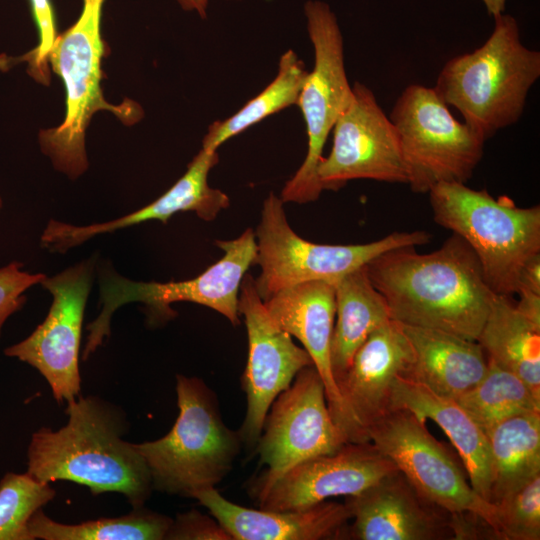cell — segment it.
Here are the masks:
<instances>
[{
	"instance_id": "obj_1",
	"label": "cell",
	"mask_w": 540,
	"mask_h": 540,
	"mask_svg": "<svg viewBox=\"0 0 540 540\" xmlns=\"http://www.w3.org/2000/svg\"><path fill=\"white\" fill-rule=\"evenodd\" d=\"M365 268L393 320L472 341L477 340L496 295L475 253L456 234L433 252L395 248L373 258Z\"/></svg>"
},
{
	"instance_id": "obj_2",
	"label": "cell",
	"mask_w": 540,
	"mask_h": 540,
	"mask_svg": "<svg viewBox=\"0 0 540 540\" xmlns=\"http://www.w3.org/2000/svg\"><path fill=\"white\" fill-rule=\"evenodd\" d=\"M68 421L58 430L34 432L27 449V472L53 482L71 481L93 495L123 494L133 508L151 496L152 479L135 447L124 440L127 421L123 411L95 396L67 403Z\"/></svg>"
},
{
	"instance_id": "obj_3",
	"label": "cell",
	"mask_w": 540,
	"mask_h": 540,
	"mask_svg": "<svg viewBox=\"0 0 540 540\" xmlns=\"http://www.w3.org/2000/svg\"><path fill=\"white\" fill-rule=\"evenodd\" d=\"M539 77L540 52L526 47L517 20L501 13L479 48L444 64L434 89L486 141L521 118Z\"/></svg>"
},
{
	"instance_id": "obj_4",
	"label": "cell",
	"mask_w": 540,
	"mask_h": 540,
	"mask_svg": "<svg viewBox=\"0 0 540 540\" xmlns=\"http://www.w3.org/2000/svg\"><path fill=\"white\" fill-rule=\"evenodd\" d=\"M103 3L104 0H83L78 19L57 35L48 56L53 72L64 84L66 109L61 124L42 130L39 142L53 166L71 179L88 168L85 135L96 112L109 111L125 125H133L143 117L137 102L126 99L115 105L103 96L102 59L107 55L101 35Z\"/></svg>"
},
{
	"instance_id": "obj_5",
	"label": "cell",
	"mask_w": 540,
	"mask_h": 540,
	"mask_svg": "<svg viewBox=\"0 0 540 540\" xmlns=\"http://www.w3.org/2000/svg\"><path fill=\"white\" fill-rule=\"evenodd\" d=\"M176 394L179 414L171 430L135 447L153 489L193 498L231 472L243 442L239 432L225 424L215 393L200 378L177 375Z\"/></svg>"
},
{
	"instance_id": "obj_6",
	"label": "cell",
	"mask_w": 540,
	"mask_h": 540,
	"mask_svg": "<svg viewBox=\"0 0 540 540\" xmlns=\"http://www.w3.org/2000/svg\"><path fill=\"white\" fill-rule=\"evenodd\" d=\"M429 195L435 222L470 246L492 292L515 294L525 267L540 255V207H518L464 183L437 184Z\"/></svg>"
},
{
	"instance_id": "obj_7",
	"label": "cell",
	"mask_w": 540,
	"mask_h": 540,
	"mask_svg": "<svg viewBox=\"0 0 540 540\" xmlns=\"http://www.w3.org/2000/svg\"><path fill=\"white\" fill-rule=\"evenodd\" d=\"M215 243L224 252L223 257L192 279L166 283L137 282L106 271L100 281L102 309L86 327L88 336L83 359L86 360L109 337L115 310L131 302L144 304L149 321L155 323L173 318L171 303L192 302L217 311L234 326L239 325V289L247 270L255 264V233L247 229L233 240H217Z\"/></svg>"
},
{
	"instance_id": "obj_8",
	"label": "cell",
	"mask_w": 540,
	"mask_h": 540,
	"mask_svg": "<svg viewBox=\"0 0 540 540\" xmlns=\"http://www.w3.org/2000/svg\"><path fill=\"white\" fill-rule=\"evenodd\" d=\"M281 197L271 192L264 200L256 230L261 272L255 280L263 301L276 292L300 283L325 281L335 284L348 273L365 266L382 253L400 247L427 244L424 230L393 232L379 240L355 245L318 244L305 240L290 227Z\"/></svg>"
},
{
	"instance_id": "obj_9",
	"label": "cell",
	"mask_w": 540,
	"mask_h": 540,
	"mask_svg": "<svg viewBox=\"0 0 540 540\" xmlns=\"http://www.w3.org/2000/svg\"><path fill=\"white\" fill-rule=\"evenodd\" d=\"M389 118L398 133L410 189L429 193L440 183H466L482 159L485 140L454 118L434 87L408 85Z\"/></svg>"
},
{
	"instance_id": "obj_10",
	"label": "cell",
	"mask_w": 540,
	"mask_h": 540,
	"mask_svg": "<svg viewBox=\"0 0 540 540\" xmlns=\"http://www.w3.org/2000/svg\"><path fill=\"white\" fill-rule=\"evenodd\" d=\"M304 13L314 49V67L308 72L296 105L306 124L308 149L303 163L281 192L283 202L296 203L315 201L323 191L317 169L323 159L324 145L353 95L335 13L328 3L320 0L307 1Z\"/></svg>"
},
{
	"instance_id": "obj_11",
	"label": "cell",
	"mask_w": 540,
	"mask_h": 540,
	"mask_svg": "<svg viewBox=\"0 0 540 540\" xmlns=\"http://www.w3.org/2000/svg\"><path fill=\"white\" fill-rule=\"evenodd\" d=\"M425 421L407 409L391 408L367 427L366 435L423 497L451 514L478 516L495 534V504L473 490L463 463Z\"/></svg>"
},
{
	"instance_id": "obj_12",
	"label": "cell",
	"mask_w": 540,
	"mask_h": 540,
	"mask_svg": "<svg viewBox=\"0 0 540 540\" xmlns=\"http://www.w3.org/2000/svg\"><path fill=\"white\" fill-rule=\"evenodd\" d=\"M347 441L330 413L324 383L316 368H303L273 401L256 443L259 463L266 465L251 485L253 497L269 488L293 466L329 454Z\"/></svg>"
},
{
	"instance_id": "obj_13",
	"label": "cell",
	"mask_w": 540,
	"mask_h": 540,
	"mask_svg": "<svg viewBox=\"0 0 540 540\" xmlns=\"http://www.w3.org/2000/svg\"><path fill=\"white\" fill-rule=\"evenodd\" d=\"M93 267V260H87L53 277L45 276L40 284L53 297L45 320L4 351L37 369L59 403L74 400L80 392L79 351Z\"/></svg>"
},
{
	"instance_id": "obj_14",
	"label": "cell",
	"mask_w": 540,
	"mask_h": 540,
	"mask_svg": "<svg viewBox=\"0 0 540 540\" xmlns=\"http://www.w3.org/2000/svg\"><path fill=\"white\" fill-rule=\"evenodd\" d=\"M352 92L351 102L332 129L331 151L317 169L323 190H338L355 179L407 184L395 126L369 87L355 82Z\"/></svg>"
},
{
	"instance_id": "obj_15",
	"label": "cell",
	"mask_w": 540,
	"mask_h": 540,
	"mask_svg": "<svg viewBox=\"0 0 540 540\" xmlns=\"http://www.w3.org/2000/svg\"><path fill=\"white\" fill-rule=\"evenodd\" d=\"M238 310L248 336V360L243 374L246 413L238 430L243 444L256 445L270 406L300 370L313 365L310 355L269 315L255 280L246 274L240 286Z\"/></svg>"
},
{
	"instance_id": "obj_16",
	"label": "cell",
	"mask_w": 540,
	"mask_h": 540,
	"mask_svg": "<svg viewBox=\"0 0 540 540\" xmlns=\"http://www.w3.org/2000/svg\"><path fill=\"white\" fill-rule=\"evenodd\" d=\"M396 470L371 441L346 442L293 466L254 498L263 510H301L331 497L357 495Z\"/></svg>"
},
{
	"instance_id": "obj_17",
	"label": "cell",
	"mask_w": 540,
	"mask_h": 540,
	"mask_svg": "<svg viewBox=\"0 0 540 540\" xmlns=\"http://www.w3.org/2000/svg\"><path fill=\"white\" fill-rule=\"evenodd\" d=\"M345 498L353 520L346 539H454L453 515L423 497L399 470Z\"/></svg>"
},
{
	"instance_id": "obj_18",
	"label": "cell",
	"mask_w": 540,
	"mask_h": 540,
	"mask_svg": "<svg viewBox=\"0 0 540 540\" xmlns=\"http://www.w3.org/2000/svg\"><path fill=\"white\" fill-rule=\"evenodd\" d=\"M412 360L411 344L401 324L393 319L373 331L356 351L337 384L354 442L369 441L367 427L391 409L394 381Z\"/></svg>"
},
{
	"instance_id": "obj_19",
	"label": "cell",
	"mask_w": 540,
	"mask_h": 540,
	"mask_svg": "<svg viewBox=\"0 0 540 540\" xmlns=\"http://www.w3.org/2000/svg\"><path fill=\"white\" fill-rule=\"evenodd\" d=\"M217 151L201 148L187 171L164 194L135 212L112 221L75 226L50 220L41 236V245L51 252L64 253L88 239L149 220L167 223L178 212L193 211L204 221H212L229 207V197L208 184L210 170L218 163Z\"/></svg>"
},
{
	"instance_id": "obj_20",
	"label": "cell",
	"mask_w": 540,
	"mask_h": 540,
	"mask_svg": "<svg viewBox=\"0 0 540 540\" xmlns=\"http://www.w3.org/2000/svg\"><path fill=\"white\" fill-rule=\"evenodd\" d=\"M264 305L275 323L298 339L310 355L325 387L330 413L348 442L354 434L341 395L334 380L330 359L336 315L335 286L325 281H310L284 288Z\"/></svg>"
},
{
	"instance_id": "obj_21",
	"label": "cell",
	"mask_w": 540,
	"mask_h": 540,
	"mask_svg": "<svg viewBox=\"0 0 540 540\" xmlns=\"http://www.w3.org/2000/svg\"><path fill=\"white\" fill-rule=\"evenodd\" d=\"M229 533L232 540L346 539L351 511L346 503L321 502L306 509L272 511L243 507L216 488L193 496Z\"/></svg>"
},
{
	"instance_id": "obj_22",
	"label": "cell",
	"mask_w": 540,
	"mask_h": 540,
	"mask_svg": "<svg viewBox=\"0 0 540 540\" xmlns=\"http://www.w3.org/2000/svg\"><path fill=\"white\" fill-rule=\"evenodd\" d=\"M391 408L407 409L440 426L457 449L471 487L489 502L492 467L488 437L457 400L399 375L392 388Z\"/></svg>"
},
{
	"instance_id": "obj_23",
	"label": "cell",
	"mask_w": 540,
	"mask_h": 540,
	"mask_svg": "<svg viewBox=\"0 0 540 540\" xmlns=\"http://www.w3.org/2000/svg\"><path fill=\"white\" fill-rule=\"evenodd\" d=\"M400 324L413 350L412 363L400 376L457 400L486 374L488 360L477 341L437 329Z\"/></svg>"
},
{
	"instance_id": "obj_24",
	"label": "cell",
	"mask_w": 540,
	"mask_h": 540,
	"mask_svg": "<svg viewBox=\"0 0 540 540\" xmlns=\"http://www.w3.org/2000/svg\"><path fill=\"white\" fill-rule=\"evenodd\" d=\"M334 286L336 323L330 359L334 380L338 384L359 347L373 331L392 318L385 298L373 286L365 266L348 273Z\"/></svg>"
},
{
	"instance_id": "obj_25",
	"label": "cell",
	"mask_w": 540,
	"mask_h": 540,
	"mask_svg": "<svg viewBox=\"0 0 540 540\" xmlns=\"http://www.w3.org/2000/svg\"><path fill=\"white\" fill-rule=\"evenodd\" d=\"M476 341L488 360L540 395V323L521 313L509 296L495 295Z\"/></svg>"
},
{
	"instance_id": "obj_26",
	"label": "cell",
	"mask_w": 540,
	"mask_h": 540,
	"mask_svg": "<svg viewBox=\"0 0 540 540\" xmlns=\"http://www.w3.org/2000/svg\"><path fill=\"white\" fill-rule=\"evenodd\" d=\"M496 503L540 475V412L509 417L487 431Z\"/></svg>"
},
{
	"instance_id": "obj_27",
	"label": "cell",
	"mask_w": 540,
	"mask_h": 540,
	"mask_svg": "<svg viewBox=\"0 0 540 540\" xmlns=\"http://www.w3.org/2000/svg\"><path fill=\"white\" fill-rule=\"evenodd\" d=\"M308 71L291 49L282 54L277 75L258 95L250 99L235 114L213 122L202 141V148L217 151L230 138L277 113L297 100Z\"/></svg>"
},
{
	"instance_id": "obj_28",
	"label": "cell",
	"mask_w": 540,
	"mask_h": 540,
	"mask_svg": "<svg viewBox=\"0 0 540 540\" xmlns=\"http://www.w3.org/2000/svg\"><path fill=\"white\" fill-rule=\"evenodd\" d=\"M172 520L142 506L120 517L64 524L40 509L30 519L29 532L32 540H165Z\"/></svg>"
},
{
	"instance_id": "obj_29",
	"label": "cell",
	"mask_w": 540,
	"mask_h": 540,
	"mask_svg": "<svg viewBox=\"0 0 540 540\" xmlns=\"http://www.w3.org/2000/svg\"><path fill=\"white\" fill-rule=\"evenodd\" d=\"M457 401L485 433L514 415L540 412V395L519 376L490 360L484 377Z\"/></svg>"
},
{
	"instance_id": "obj_30",
	"label": "cell",
	"mask_w": 540,
	"mask_h": 540,
	"mask_svg": "<svg viewBox=\"0 0 540 540\" xmlns=\"http://www.w3.org/2000/svg\"><path fill=\"white\" fill-rule=\"evenodd\" d=\"M50 482L26 473H6L0 480V540H32V516L55 497Z\"/></svg>"
},
{
	"instance_id": "obj_31",
	"label": "cell",
	"mask_w": 540,
	"mask_h": 540,
	"mask_svg": "<svg viewBox=\"0 0 540 540\" xmlns=\"http://www.w3.org/2000/svg\"><path fill=\"white\" fill-rule=\"evenodd\" d=\"M494 504L496 539H540V475Z\"/></svg>"
},
{
	"instance_id": "obj_32",
	"label": "cell",
	"mask_w": 540,
	"mask_h": 540,
	"mask_svg": "<svg viewBox=\"0 0 540 540\" xmlns=\"http://www.w3.org/2000/svg\"><path fill=\"white\" fill-rule=\"evenodd\" d=\"M38 31V44L34 50L20 57L28 63V73L38 82L48 84L50 80L48 56L57 37L54 11L50 0H30Z\"/></svg>"
},
{
	"instance_id": "obj_33",
	"label": "cell",
	"mask_w": 540,
	"mask_h": 540,
	"mask_svg": "<svg viewBox=\"0 0 540 540\" xmlns=\"http://www.w3.org/2000/svg\"><path fill=\"white\" fill-rule=\"evenodd\" d=\"M22 267V263L13 261L0 268V334L6 320L24 305L25 291L45 278L44 274H31Z\"/></svg>"
},
{
	"instance_id": "obj_34",
	"label": "cell",
	"mask_w": 540,
	"mask_h": 540,
	"mask_svg": "<svg viewBox=\"0 0 540 540\" xmlns=\"http://www.w3.org/2000/svg\"><path fill=\"white\" fill-rule=\"evenodd\" d=\"M165 540H232L229 533L210 514L197 510L180 513L172 520Z\"/></svg>"
},
{
	"instance_id": "obj_35",
	"label": "cell",
	"mask_w": 540,
	"mask_h": 540,
	"mask_svg": "<svg viewBox=\"0 0 540 540\" xmlns=\"http://www.w3.org/2000/svg\"><path fill=\"white\" fill-rule=\"evenodd\" d=\"M516 293L520 296L516 308L534 322L540 323V255L525 267Z\"/></svg>"
},
{
	"instance_id": "obj_36",
	"label": "cell",
	"mask_w": 540,
	"mask_h": 540,
	"mask_svg": "<svg viewBox=\"0 0 540 540\" xmlns=\"http://www.w3.org/2000/svg\"><path fill=\"white\" fill-rule=\"evenodd\" d=\"M185 11H196L201 18L207 17L209 0H177Z\"/></svg>"
},
{
	"instance_id": "obj_37",
	"label": "cell",
	"mask_w": 540,
	"mask_h": 540,
	"mask_svg": "<svg viewBox=\"0 0 540 540\" xmlns=\"http://www.w3.org/2000/svg\"><path fill=\"white\" fill-rule=\"evenodd\" d=\"M489 15L496 16L504 13L506 0H482Z\"/></svg>"
},
{
	"instance_id": "obj_38",
	"label": "cell",
	"mask_w": 540,
	"mask_h": 540,
	"mask_svg": "<svg viewBox=\"0 0 540 540\" xmlns=\"http://www.w3.org/2000/svg\"><path fill=\"white\" fill-rule=\"evenodd\" d=\"M2 205H3V202H2V199H1V197H0V210H1V208H2Z\"/></svg>"
}]
</instances>
